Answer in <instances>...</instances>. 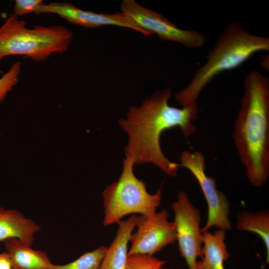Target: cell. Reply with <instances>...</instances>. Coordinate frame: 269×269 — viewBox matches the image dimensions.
<instances>
[{"label":"cell","mask_w":269,"mask_h":269,"mask_svg":"<svg viewBox=\"0 0 269 269\" xmlns=\"http://www.w3.org/2000/svg\"><path fill=\"white\" fill-rule=\"evenodd\" d=\"M121 11L131 18L140 28L151 35L179 43L190 48L203 46L205 37L202 33L193 30L179 28L163 15L145 8L134 0H124Z\"/></svg>","instance_id":"obj_7"},{"label":"cell","mask_w":269,"mask_h":269,"mask_svg":"<svg viewBox=\"0 0 269 269\" xmlns=\"http://www.w3.org/2000/svg\"><path fill=\"white\" fill-rule=\"evenodd\" d=\"M134 164L130 158H124L119 178L103 192L105 226L117 224L128 215H153L160 204V189L154 194L149 193L145 182L134 175Z\"/></svg>","instance_id":"obj_5"},{"label":"cell","mask_w":269,"mask_h":269,"mask_svg":"<svg viewBox=\"0 0 269 269\" xmlns=\"http://www.w3.org/2000/svg\"><path fill=\"white\" fill-rule=\"evenodd\" d=\"M166 261L161 260L153 255L133 254L128 255L127 269H160Z\"/></svg>","instance_id":"obj_17"},{"label":"cell","mask_w":269,"mask_h":269,"mask_svg":"<svg viewBox=\"0 0 269 269\" xmlns=\"http://www.w3.org/2000/svg\"><path fill=\"white\" fill-rule=\"evenodd\" d=\"M72 32L63 25H36L31 28L11 13L0 26V63L11 55H21L36 62L46 60L54 53L66 52Z\"/></svg>","instance_id":"obj_4"},{"label":"cell","mask_w":269,"mask_h":269,"mask_svg":"<svg viewBox=\"0 0 269 269\" xmlns=\"http://www.w3.org/2000/svg\"><path fill=\"white\" fill-rule=\"evenodd\" d=\"M238 230L257 234L264 243L267 252V261L269 260V212L242 211L237 216Z\"/></svg>","instance_id":"obj_15"},{"label":"cell","mask_w":269,"mask_h":269,"mask_svg":"<svg viewBox=\"0 0 269 269\" xmlns=\"http://www.w3.org/2000/svg\"><path fill=\"white\" fill-rule=\"evenodd\" d=\"M172 208L180 255L189 269H197V259L202 257L203 233L200 227V211L183 191L178 192Z\"/></svg>","instance_id":"obj_8"},{"label":"cell","mask_w":269,"mask_h":269,"mask_svg":"<svg viewBox=\"0 0 269 269\" xmlns=\"http://www.w3.org/2000/svg\"><path fill=\"white\" fill-rule=\"evenodd\" d=\"M43 3L42 0H15L13 13L18 17L35 12L37 8Z\"/></svg>","instance_id":"obj_19"},{"label":"cell","mask_w":269,"mask_h":269,"mask_svg":"<svg viewBox=\"0 0 269 269\" xmlns=\"http://www.w3.org/2000/svg\"><path fill=\"white\" fill-rule=\"evenodd\" d=\"M180 160V166L187 169L198 181L207 203V220L201 229L202 233L209 231L213 227L225 231L230 229L228 200L217 189L215 179L206 174L204 155L199 151H183Z\"/></svg>","instance_id":"obj_6"},{"label":"cell","mask_w":269,"mask_h":269,"mask_svg":"<svg viewBox=\"0 0 269 269\" xmlns=\"http://www.w3.org/2000/svg\"><path fill=\"white\" fill-rule=\"evenodd\" d=\"M202 233V257L197 263V269H225L224 263L230 256L225 242V231Z\"/></svg>","instance_id":"obj_14"},{"label":"cell","mask_w":269,"mask_h":269,"mask_svg":"<svg viewBox=\"0 0 269 269\" xmlns=\"http://www.w3.org/2000/svg\"><path fill=\"white\" fill-rule=\"evenodd\" d=\"M21 65L20 62H14L0 78V103L5 100L7 94L17 84Z\"/></svg>","instance_id":"obj_18"},{"label":"cell","mask_w":269,"mask_h":269,"mask_svg":"<svg viewBox=\"0 0 269 269\" xmlns=\"http://www.w3.org/2000/svg\"><path fill=\"white\" fill-rule=\"evenodd\" d=\"M0 269H13L11 260L6 252L0 253Z\"/></svg>","instance_id":"obj_20"},{"label":"cell","mask_w":269,"mask_h":269,"mask_svg":"<svg viewBox=\"0 0 269 269\" xmlns=\"http://www.w3.org/2000/svg\"><path fill=\"white\" fill-rule=\"evenodd\" d=\"M243 86L233 139L248 180L259 187L269 176V79L253 70Z\"/></svg>","instance_id":"obj_2"},{"label":"cell","mask_w":269,"mask_h":269,"mask_svg":"<svg viewBox=\"0 0 269 269\" xmlns=\"http://www.w3.org/2000/svg\"><path fill=\"white\" fill-rule=\"evenodd\" d=\"M107 248V247L101 246L65 265L53 264L50 269H99Z\"/></svg>","instance_id":"obj_16"},{"label":"cell","mask_w":269,"mask_h":269,"mask_svg":"<svg viewBox=\"0 0 269 269\" xmlns=\"http://www.w3.org/2000/svg\"><path fill=\"white\" fill-rule=\"evenodd\" d=\"M168 216L165 209L150 216H138L137 230L132 234L128 255H153L177 241L175 224L168 220Z\"/></svg>","instance_id":"obj_9"},{"label":"cell","mask_w":269,"mask_h":269,"mask_svg":"<svg viewBox=\"0 0 269 269\" xmlns=\"http://www.w3.org/2000/svg\"><path fill=\"white\" fill-rule=\"evenodd\" d=\"M35 13L56 14L69 22L88 28L116 25L134 30L145 36L151 35L121 11L114 13H99L82 10L70 2H51L42 3Z\"/></svg>","instance_id":"obj_10"},{"label":"cell","mask_w":269,"mask_h":269,"mask_svg":"<svg viewBox=\"0 0 269 269\" xmlns=\"http://www.w3.org/2000/svg\"><path fill=\"white\" fill-rule=\"evenodd\" d=\"M269 51V37L249 32L238 22H230L217 39L205 63L175 95L176 100L182 107L197 104L201 91L217 75L240 66L256 53Z\"/></svg>","instance_id":"obj_3"},{"label":"cell","mask_w":269,"mask_h":269,"mask_svg":"<svg viewBox=\"0 0 269 269\" xmlns=\"http://www.w3.org/2000/svg\"><path fill=\"white\" fill-rule=\"evenodd\" d=\"M160 269H167V268H164L162 267Z\"/></svg>","instance_id":"obj_21"},{"label":"cell","mask_w":269,"mask_h":269,"mask_svg":"<svg viewBox=\"0 0 269 269\" xmlns=\"http://www.w3.org/2000/svg\"><path fill=\"white\" fill-rule=\"evenodd\" d=\"M40 230L39 225L26 218L20 211L0 206V242L9 238H16L31 246L35 234Z\"/></svg>","instance_id":"obj_11"},{"label":"cell","mask_w":269,"mask_h":269,"mask_svg":"<svg viewBox=\"0 0 269 269\" xmlns=\"http://www.w3.org/2000/svg\"><path fill=\"white\" fill-rule=\"evenodd\" d=\"M3 242L13 269H50L53 265L45 252L33 249L16 238Z\"/></svg>","instance_id":"obj_13"},{"label":"cell","mask_w":269,"mask_h":269,"mask_svg":"<svg viewBox=\"0 0 269 269\" xmlns=\"http://www.w3.org/2000/svg\"><path fill=\"white\" fill-rule=\"evenodd\" d=\"M138 216L132 215L129 219L117 223L116 235L103 258L99 269H127L128 245Z\"/></svg>","instance_id":"obj_12"},{"label":"cell","mask_w":269,"mask_h":269,"mask_svg":"<svg viewBox=\"0 0 269 269\" xmlns=\"http://www.w3.org/2000/svg\"><path fill=\"white\" fill-rule=\"evenodd\" d=\"M171 88L156 90L139 107L132 106L126 119L119 124L129 137L125 149L126 157L136 164L152 163L166 174L175 176L179 163L169 160L163 153L160 144L161 134L177 127L185 137L194 134L193 124L198 113L197 104L178 108L169 105Z\"/></svg>","instance_id":"obj_1"}]
</instances>
